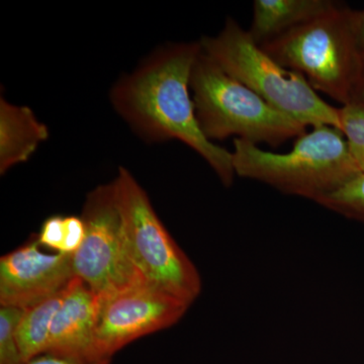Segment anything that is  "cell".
Wrapping results in <instances>:
<instances>
[{"mask_svg":"<svg viewBox=\"0 0 364 364\" xmlns=\"http://www.w3.org/2000/svg\"><path fill=\"white\" fill-rule=\"evenodd\" d=\"M200 43L170 45L141 68L122 79L112 91L117 112L151 142L186 144L208 163L225 186L233 184L232 152L203 135L191 97V75Z\"/></svg>","mask_w":364,"mask_h":364,"instance_id":"6da1fadb","label":"cell"},{"mask_svg":"<svg viewBox=\"0 0 364 364\" xmlns=\"http://www.w3.org/2000/svg\"><path fill=\"white\" fill-rule=\"evenodd\" d=\"M232 156L236 176L316 203L360 172L344 134L331 126L314 127L287 153L234 139Z\"/></svg>","mask_w":364,"mask_h":364,"instance_id":"7a4b0ae2","label":"cell"},{"mask_svg":"<svg viewBox=\"0 0 364 364\" xmlns=\"http://www.w3.org/2000/svg\"><path fill=\"white\" fill-rule=\"evenodd\" d=\"M196 116L208 140L235 139L277 148L306 132L305 124L275 109L200 52L191 75Z\"/></svg>","mask_w":364,"mask_h":364,"instance_id":"3957f363","label":"cell"},{"mask_svg":"<svg viewBox=\"0 0 364 364\" xmlns=\"http://www.w3.org/2000/svg\"><path fill=\"white\" fill-rule=\"evenodd\" d=\"M203 51L230 75L268 104L306 127L331 126L341 131L340 107L321 98L299 72L280 65L233 18L215 37H203Z\"/></svg>","mask_w":364,"mask_h":364,"instance_id":"277c9868","label":"cell"},{"mask_svg":"<svg viewBox=\"0 0 364 364\" xmlns=\"http://www.w3.org/2000/svg\"><path fill=\"white\" fill-rule=\"evenodd\" d=\"M351 11L337 4L261 47L280 65L301 74L317 92L344 107L350 104L363 65L352 32Z\"/></svg>","mask_w":364,"mask_h":364,"instance_id":"5b68a950","label":"cell"},{"mask_svg":"<svg viewBox=\"0 0 364 364\" xmlns=\"http://www.w3.org/2000/svg\"><path fill=\"white\" fill-rule=\"evenodd\" d=\"M114 182L127 245L136 269L150 286L193 305L202 291L195 264L170 236L130 172L121 167Z\"/></svg>","mask_w":364,"mask_h":364,"instance_id":"8992f818","label":"cell"},{"mask_svg":"<svg viewBox=\"0 0 364 364\" xmlns=\"http://www.w3.org/2000/svg\"><path fill=\"white\" fill-rule=\"evenodd\" d=\"M81 218L85 237L72 255L74 275L100 298L147 284L129 253L114 181L88 193Z\"/></svg>","mask_w":364,"mask_h":364,"instance_id":"52a82bcc","label":"cell"},{"mask_svg":"<svg viewBox=\"0 0 364 364\" xmlns=\"http://www.w3.org/2000/svg\"><path fill=\"white\" fill-rule=\"evenodd\" d=\"M188 304L148 284L100 298L93 363L112 360L131 342L176 324Z\"/></svg>","mask_w":364,"mask_h":364,"instance_id":"ba28073f","label":"cell"},{"mask_svg":"<svg viewBox=\"0 0 364 364\" xmlns=\"http://www.w3.org/2000/svg\"><path fill=\"white\" fill-rule=\"evenodd\" d=\"M37 236L0 258V306L25 309L61 293L75 277L70 254H47Z\"/></svg>","mask_w":364,"mask_h":364,"instance_id":"9c48e42d","label":"cell"},{"mask_svg":"<svg viewBox=\"0 0 364 364\" xmlns=\"http://www.w3.org/2000/svg\"><path fill=\"white\" fill-rule=\"evenodd\" d=\"M98 308L100 296L85 282L74 277L53 320L46 354L71 363H95L92 345Z\"/></svg>","mask_w":364,"mask_h":364,"instance_id":"30bf717a","label":"cell"},{"mask_svg":"<svg viewBox=\"0 0 364 364\" xmlns=\"http://www.w3.org/2000/svg\"><path fill=\"white\" fill-rule=\"evenodd\" d=\"M49 136L30 107L0 102V173L16 164L28 161Z\"/></svg>","mask_w":364,"mask_h":364,"instance_id":"8fae6325","label":"cell"},{"mask_svg":"<svg viewBox=\"0 0 364 364\" xmlns=\"http://www.w3.org/2000/svg\"><path fill=\"white\" fill-rule=\"evenodd\" d=\"M336 4L331 0H254L248 31L261 46L322 16Z\"/></svg>","mask_w":364,"mask_h":364,"instance_id":"7c38bea8","label":"cell"},{"mask_svg":"<svg viewBox=\"0 0 364 364\" xmlns=\"http://www.w3.org/2000/svg\"><path fill=\"white\" fill-rule=\"evenodd\" d=\"M66 289L23 310L16 336L21 356L26 364L47 352L53 320L62 305Z\"/></svg>","mask_w":364,"mask_h":364,"instance_id":"4fadbf2b","label":"cell"},{"mask_svg":"<svg viewBox=\"0 0 364 364\" xmlns=\"http://www.w3.org/2000/svg\"><path fill=\"white\" fill-rule=\"evenodd\" d=\"M317 203L349 219L364 223V170Z\"/></svg>","mask_w":364,"mask_h":364,"instance_id":"5bb4252c","label":"cell"},{"mask_svg":"<svg viewBox=\"0 0 364 364\" xmlns=\"http://www.w3.org/2000/svg\"><path fill=\"white\" fill-rule=\"evenodd\" d=\"M23 309L0 306V364H26L16 341Z\"/></svg>","mask_w":364,"mask_h":364,"instance_id":"9a60e30c","label":"cell"},{"mask_svg":"<svg viewBox=\"0 0 364 364\" xmlns=\"http://www.w3.org/2000/svg\"><path fill=\"white\" fill-rule=\"evenodd\" d=\"M342 129L360 171L364 170V109L355 105L340 107Z\"/></svg>","mask_w":364,"mask_h":364,"instance_id":"2e32d148","label":"cell"},{"mask_svg":"<svg viewBox=\"0 0 364 364\" xmlns=\"http://www.w3.org/2000/svg\"><path fill=\"white\" fill-rule=\"evenodd\" d=\"M37 238L41 246L53 249L56 253H63L66 239L65 215H55L46 219Z\"/></svg>","mask_w":364,"mask_h":364,"instance_id":"e0dca14e","label":"cell"},{"mask_svg":"<svg viewBox=\"0 0 364 364\" xmlns=\"http://www.w3.org/2000/svg\"><path fill=\"white\" fill-rule=\"evenodd\" d=\"M351 26L360 58L364 62V9L351 11Z\"/></svg>","mask_w":364,"mask_h":364,"instance_id":"ac0fdd59","label":"cell"},{"mask_svg":"<svg viewBox=\"0 0 364 364\" xmlns=\"http://www.w3.org/2000/svg\"><path fill=\"white\" fill-rule=\"evenodd\" d=\"M350 104L358 105V107L364 109V62L363 70H361L360 75H359L358 82H356L354 90L352 91Z\"/></svg>","mask_w":364,"mask_h":364,"instance_id":"d6986e66","label":"cell"},{"mask_svg":"<svg viewBox=\"0 0 364 364\" xmlns=\"http://www.w3.org/2000/svg\"><path fill=\"white\" fill-rule=\"evenodd\" d=\"M28 364H80L71 363V361L65 360V359H61L55 358V356L49 355V354H44L41 355L39 358L33 359ZM90 364H111V360L102 361V363H90Z\"/></svg>","mask_w":364,"mask_h":364,"instance_id":"ffe728a7","label":"cell"}]
</instances>
